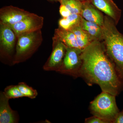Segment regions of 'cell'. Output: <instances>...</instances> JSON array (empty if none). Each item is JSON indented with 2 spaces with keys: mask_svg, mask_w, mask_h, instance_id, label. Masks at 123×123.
I'll return each mask as SVG.
<instances>
[{
  "mask_svg": "<svg viewBox=\"0 0 123 123\" xmlns=\"http://www.w3.org/2000/svg\"><path fill=\"white\" fill-rule=\"evenodd\" d=\"M3 92L6 97L9 99L24 97L17 85H12L6 86Z\"/></svg>",
  "mask_w": 123,
  "mask_h": 123,
  "instance_id": "obj_19",
  "label": "cell"
},
{
  "mask_svg": "<svg viewBox=\"0 0 123 123\" xmlns=\"http://www.w3.org/2000/svg\"><path fill=\"white\" fill-rule=\"evenodd\" d=\"M116 96L103 92L90 103V110L92 114L113 123L119 112L116 101Z\"/></svg>",
  "mask_w": 123,
  "mask_h": 123,
  "instance_id": "obj_4",
  "label": "cell"
},
{
  "mask_svg": "<svg viewBox=\"0 0 123 123\" xmlns=\"http://www.w3.org/2000/svg\"><path fill=\"white\" fill-rule=\"evenodd\" d=\"M61 4L66 6L71 14H81L82 2L78 0H60Z\"/></svg>",
  "mask_w": 123,
  "mask_h": 123,
  "instance_id": "obj_16",
  "label": "cell"
},
{
  "mask_svg": "<svg viewBox=\"0 0 123 123\" xmlns=\"http://www.w3.org/2000/svg\"><path fill=\"white\" fill-rule=\"evenodd\" d=\"M70 30L75 34L80 49L83 50L91 43V36L81 28L80 25L72 27Z\"/></svg>",
  "mask_w": 123,
  "mask_h": 123,
  "instance_id": "obj_14",
  "label": "cell"
},
{
  "mask_svg": "<svg viewBox=\"0 0 123 123\" xmlns=\"http://www.w3.org/2000/svg\"><path fill=\"white\" fill-rule=\"evenodd\" d=\"M48 1L50 2H56V1H59L60 0H47Z\"/></svg>",
  "mask_w": 123,
  "mask_h": 123,
  "instance_id": "obj_23",
  "label": "cell"
},
{
  "mask_svg": "<svg viewBox=\"0 0 123 123\" xmlns=\"http://www.w3.org/2000/svg\"><path fill=\"white\" fill-rule=\"evenodd\" d=\"M80 14H71L67 18H64L62 25L66 30H70L75 26L80 25L82 18Z\"/></svg>",
  "mask_w": 123,
  "mask_h": 123,
  "instance_id": "obj_17",
  "label": "cell"
},
{
  "mask_svg": "<svg viewBox=\"0 0 123 123\" xmlns=\"http://www.w3.org/2000/svg\"><path fill=\"white\" fill-rule=\"evenodd\" d=\"M82 51L67 47L62 66L57 72L78 77L82 64L81 56Z\"/></svg>",
  "mask_w": 123,
  "mask_h": 123,
  "instance_id": "obj_5",
  "label": "cell"
},
{
  "mask_svg": "<svg viewBox=\"0 0 123 123\" xmlns=\"http://www.w3.org/2000/svg\"><path fill=\"white\" fill-rule=\"evenodd\" d=\"M30 13L12 6H5L0 10V22L11 26L21 21Z\"/></svg>",
  "mask_w": 123,
  "mask_h": 123,
  "instance_id": "obj_9",
  "label": "cell"
},
{
  "mask_svg": "<svg viewBox=\"0 0 123 123\" xmlns=\"http://www.w3.org/2000/svg\"><path fill=\"white\" fill-rule=\"evenodd\" d=\"M43 41L41 30L18 37L12 64L22 63L30 59L38 50Z\"/></svg>",
  "mask_w": 123,
  "mask_h": 123,
  "instance_id": "obj_3",
  "label": "cell"
},
{
  "mask_svg": "<svg viewBox=\"0 0 123 123\" xmlns=\"http://www.w3.org/2000/svg\"><path fill=\"white\" fill-rule=\"evenodd\" d=\"M113 123H123V110L121 111H119Z\"/></svg>",
  "mask_w": 123,
  "mask_h": 123,
  "instance_id": "obj_22",
  "label": "cell"
},
{
  "mask_svg": "<svg viewBox=\"0 0 123 123\" xmlns=\"http://www.w3.org/2000/svg\"><path fill=\"white\" fill-rule=\"evenodd\" d=\"M85 123H108V121L98 117H91L86 119Z\"/></svg>",
  "mask_w": 123,
  "mask_h": 123,
  "instance_id": "obj_20",
  "label": "cell"
},
{
  "mask_svg": "<svg viewBox=\"0 0 123 123\" xmlns=\"http://www.w3.org/2000/svg\"><path fill=\"white\" fill-rule=\"evenodd\" d=\"M78 0L80 1L81 2H84V1H86L89 0Z\"/></svg>",
  "mask_w": 123,
  "mask_h": 123,
  "instance_id": "obj_24",
  "label": "cell"
},
{
  "mask_svg": "<svg viewBox=\"0 0 123 123\" xmlns=\"http://www.w3.org/2000/svg\"><path fill=\"white\" fill-rule=\"evenodd\" d=\"M53 37L62 42L68 47L80 49L75 34L70 30H66L59 27L55 30Z\"/></svg>",
  "mask_w": 123,
  "mask_h": 123,
  "instance_id": "obj_13",
  "label": "cell"
},
{
  "mask_svg": "<svg viewBox=\"0 0 123 123\" xmlns=\"http://www.w3.org/2000/svg\"><path fill=\"white\" fill-rule=\"evenodd\" d=\"M82 2L80 14L82 18L87 21L95 23L102 27L103 26L104 20L103 16L95 8L90 0Z\"/></svg>",
  "mask_w": 123,
  "mask_h": 123,
  "instance_id": "obj_11",
  "label": "cell"
},
{
  "mask_svg": "<svg viewBox=\"0 0 123 123\" xmlns=\"http://www.w3.org/2000/svg\"><path fill=\"white\" fill-rule=\"evenodd\" d=\"M15 33L11 27L0 22V53L1 57L10 59L15 48Z\"/></svg>",
  "mask_w": 123,
  "mask_h": 123,
  "instance_id": "obj_7",
  "label": "cell"
},
{
  "mask_svg": "<svg viewBox=\"0 0 123 123\" xmlns=\"http://www.w3.org/2000/svg\"><path fill=\"white\" fill-rule=\"evenodd\" d=\"M43 21L44 18L43 17L31 13L21 21L10 26L17 38L23 34L41 30Z\"/></svg>",
  "mask_w": 123,
  "mask_h": 123,
  "instance_id": "obj_6",
  "label": "cell"
},
{
  "mask_svg": "<svg viewBox=\"0 0 123 123\" xmlns=\"http://www.w3.org/2000/svg\"><path fill=\"white\" fill-rule=\"evenodd\" d=\"M67 47L62 42L53 37L52 51L43 67V70L57 72L62 66Z\"/></svg>",
  "mask_w": 123,
  "mask_h": 123,
  "instance_id": "obj_8",
  "label": "cell"
},
{
  "mask_svg": "<svg viewBox=\"0 0 123 123\" xmlns=\"http://www.w3.org/2000/svg\"><path fill=\"white\" fill-rule=\"evenodd\" d=\"M81 57L82 64L78 76L84 78L90 84L98 85L103 92L115 96L119 94L123 89V80L99 42H91L83 50Z\"/></svg>",
  "mask_w": 123,
  "mask_h": 123,
  "instance_id": "obj_1",
  "label": "cell"
},
{
  "mask_svg": "<svg viewBox=\"0 0 123 123\" xmlns=\"http://www.w3.org/2000/svg\"><path fill=\"white\" fill-rule=\"evenodd\" d=\"M80 26L91 37L98 38L102 37V27L95 23L89 21L82 18Z\"/></svg>",
  "mask_w": 123,
  "mask_h": 123,
  "instance_id": "obj_15",
  "label": "cell"
},
{
  "mask_svg": "<svg viewBox=\"0 0 123 123\" xmlns=\"http://www.w3.org/2000/svg\"><path fill=\"white\" fill-rule=\"evenodd\" d=\"M59 12L63 18H67L71 14L70 11L68 8L63 5L61 4L59 9Z\"/></svg>",
  "mask_w": 123,
  "mask_h": 123,
  "instance_id": "obj_21",
  "label": "cell"
},
{
  "mask_svg": "<svg viewBox=\"0 0 123 123\" xmlns=\"http://www.w3.org/2000/svg\"><path fill=\"white\" fill-rule=\"evenodd\" d=\"M93 5L117 21L120 16V10L112 0H90Z\"/></svg>",
  "mask_w": 123,
  "mask_h": 123,
  "instance_id": "obj_12",
  "label": "cell"
},
{
  "mask_svg": "<svg viewBox=\"0 0 123 123\" xmlns=\"http://www.w3.org/2000/svg\"><path fill=\"white\" fill-rule=\"evenodd\" d=\"M102 27L107 54L123 80V35L108 20H104Z\"/></svg>",
  "mask_w": 123,
  "mask_h": 123,
  "instance_id": "obj_2",
  "label": "cell"
},
{
  "mask_svg": "<svg viewBox=\"0 0 123 123\" xmlns=\"http://www.w3.org/2000/svg\"><path fill=\"white\" fill-rule=\"evenodd\" d=\"M17 85L24 97H27L33 99L36 98L37 96L38 93L37 91L29 86L26 83L21 82L18 83Z\"/></svg>",
  "mask_w": 123,
  "mask_h": 123,
  "instance_id": "obj_18",
  "label": "cell"
},
{
  "mask_svg": "<svg viewBox=\"0 0 123 123\" xmlns=\"http://www.w3.org/2000/svg\"><path fill=\"white\" fill-rule=\"evenodd\" d=\"M9 99L4 92H0V123H17L19 116L17 112L14 111L9 104Z\"/></svg>",
  "mask_w": 123,
  "mask_h": 123,
  "instance_id": "obj_10",
  "label": "cell"
}]
</instances>
